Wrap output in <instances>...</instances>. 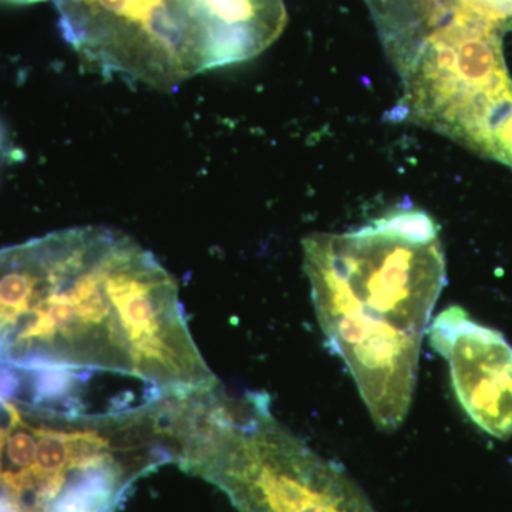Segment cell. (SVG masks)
<instances>
[{"instance_id": "cell-1", "label": "cell", "mask_w": 512, "mask_h": 512, "mask_svg": "<svg viewBox=\"0 0 512 512\" xmlns=\"http://www.w3.org/2000/svg\"><path fill=\"white\" fill-rule=\"evenodd\" d=\"M0 340L23 372L59 367L146 383L156 399L215 386L178 286L113 229H63L0 248Z\"/></svg>"}, {"instance_id": "cell-2", "label": "cell", "mask_w": 512, "mask_h": 512, "mask_svg": "<svg viewBox=\"0 0 512 512\" xmlns=\"http://www.w3.org/2000/svg\"><path fill=\"white\" fill-rule=\"evenodd\" d=\"M319 325L355 379L373 421L402 426L416 390L421 342L446 285L439 225L397 210L343 234L303 239Z\"/></svg>"}, {"instance_id": "cell-3", "label": "cell", "mask_w": 512, "mask_h": 512, "mask_svg": "<svg viewBox=\"0 0 512 512\" xmlns=\"http://www.w3.org/2000/svg\"><path fill=\"white\" fill-rule=\"evenodd\" d=\"M77 55L104 76L171 90L247 62L286 25L282 0H53Z\"/></svg>"}, {"instance_id": "cell-4", "label": "cell", "mask_w": 512, "mask_h": 512, "mask_svg": "<svg viewBox=\"0 0 512 512\" xmlns=\"http://www.w3.org/2000/svg\"><path fill=\"white\" fill-rule=\"evenodd\" d=\"M178 464L217 485L238 512H376L339 466L282 426L268 394H218Z\"/></svg>"}, {"instance_id": "cell-5", "label": "cell", "mask_w": 512, "mask_h": 512, "mask_svg": "<svg viewBox=\"0 0 512 512\" xmlns=\"http://www.w3.org/2000/svg\"><path fill=\"white\" fill-rule=\"evenodd\" d=\"M400 119L433 128L485 154L495 128L512 113V79L503 32L448 18L396 64Z\"/></svg>"}, {"instance_id": "cell-6", "label": "cell", "mask_w": 512, "mask_h": 512, "mask_svg": "<svg viewBox=\"0 0 512 512\" xmlns=\"http://www.w3.org/2000/svg\"><path fill=\"white\" fill-rule=\"evenodd\" d=\"M431 348L447 360L458 403L498 440L512 436V346L498 330L450 306L427 328Z\"/></svg>"}, {"instance_id": "cell-7", "label": "cell", "mask_w": 512, "mask_h": 512, "mask_svg": "<svg viewBox=\"0 0 512 512\" xmlns=\"http://www.w3.org/2000/svg\"><path fill=\"white\" fill-rule=\"evenodd\" d=\"M156 468L138 458L114 457L67 477L59 494L40 512H114L137 477Z\"/></svg>"}, {"instance_id": "cell-8", "label": "cell", "mask_w": 512, "mask_h": 512, "mask_svg": "<svg viewBox=\"0 0 512 512\" xmlns=\"http://www.w3.org/2000/svg\"><path fill=\"white\" fill-rule=\"evenodd\" d=\"M451 16L505 32L512 30V0H450Z\"/></svg>"}, {"instance_id": "cell-9", "label": "cell", "mask_w": 512, "mask_h": 512, "mask_svg": "<svg viewBox=\"0 0 512 512\" xmlns=\"http://www.w3.org/2000/svg\"><path fill=\"white\" fill-rule=\"evenodd\" d=\"M485 156L512 168V113L491 134Z\"/></svg>"}, {"instance_id": "cell-10", "label": "cell", "mask_w": 512, "mask_h": 512, "mask_svg": "<svg viewBox=\"0 0 512 512\" xmlns=\"http://www.w3.org/2000/svg\"><path fill=\"white\" fill-rule=\"evenodd\" d=\"M0 512H25V507L3 491L0 493Z\"/></svg>"}, {"instance_id": "cell-11", "label": "cell", "mask_w": 512, "mask_h": 512, "mask_svg": "<svg viewBox=\"0 0 512 512\" xmlns=\"http://www.w3.org/2000/svg\"><path fill=\"white\" fill-rule=\"evenodd\" d=\"M37 2H43V0H0V3H8V5H32Z\"/></svg>"}, {"instance_id": "cell-12", "label": "cell", "mask_w": 512, "mask_h": 512, "mask_svg": "<svg viewBox=\"0 0 512 512\" xmlns=\"http://www.w3.org/2000/svg\"><path fill=\"white\" fill-rule=\"evenodd\" d=\"M6 427L0 424V451H2L3 443H5Z\"/></svg>"}]
</instances>
